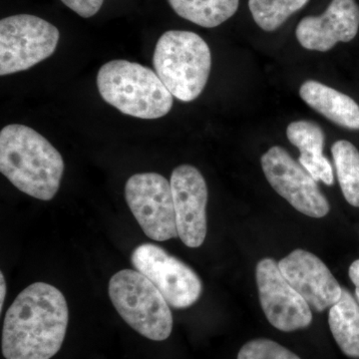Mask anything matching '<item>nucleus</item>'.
<instances>
[{"mask_svg":"<svg viewBox=\"0 0 359 359\" xmlns=\"http://www.w3.org/2000/svg\"><path fill=\"white\" fill-rule=\"evenodd\" d=\"M69 311L62 292L46 283L26 287L7 309L1 349L6 359H50L60 351Z\"/></svg>","mask_w":359,"mask_h":359,"instance_id":"obj_1","label":"nucleus"},{"mask_svg":"<svg viewBox=\"0 0 359 359\" xmlns=\"http://www.w3.org/2000/svg\"><path fill=\"white\" fill-rule=\"evenodd\" d=\"M65 168L57 149L30 127L11 124L0 132V172L20 192L41 201L53 199Z\"/></svg>","mask_w":359,"mask_h":359,"instance_id":"obj_2","label":"nucleus"},{"mask_svg":"<svg viewBox=\"0 0 359 359\" xmlns=\"http://www.w3.org/2000/svg\"><path fill=\"white\" fill-rule=\"evenodd\" d=\"M97 87L105 102L132 117L158 119L173 107L174 96L157 73L139 63H105L97 74Z\"/></svg>","mask_w":359,"mask_h":359,"instance_id":"obj_3","label":"nucleus"},{"mask_svg":"<svg viewBox=\"0 0 359 359\" xmlns=\"http://www.w3.org/2000/svg\"><path fill=\"white\" fill-rule=\"evenodd\" d=\"M153 65L172 95L191 102L204 91L209 80L211 50L197 33L169 30L156 44Z\"/></svg>","mask_w":359,"mask_h":359,"instance_id":"obj_4","label":"nucleus"},{"mask_svg":"<svg viewBox=\"0 0 359 359\" xmlns=\"http://www.w3.org/2000/svg\"><path fill=\"white\" fill-rule=\"evenodd\" d=\"M108 294L125 323L146 339L163 341L173 330L169 304L145 276L122 269L110 278Z\"/></svg>","mask_w":359,"mask_h":359,"instance_id":"obj_5","label":"nucleus"},{"mask_svg":"<svg viewBox=\"0 0 359 359\" xmlns=\"http://www.w3.org/2000/svg\"><path fill=\"white\" fill-rule=\"evenodd\" d=\"M58 28L39 16L18 14L0 21V75L25 71L56 50Z\"/></svg>","mask_w":359,"mask_h":359,"instance_id":"obj_6","label":"nucleus"},{"mask_svg":"<svg viewBox=\"0 0 359 359\" xmlns=\"http://www.w3.org/2000/svg\"><path fill=\"white\" fill-rule=\"evenodd\" d=\"M130 211L144 233L157 242L179 238L171 183L157 173L135 174L125 185Z\"/></svg>","mask_w":359,"mask_h":359,"instance_id":"obj_7","label":"nucleus"},{"mask_svg":"<svg viewBox=\"0 0 359 359\" xmlns=\"http://www.w3.org/2000/svg\"><path fill=\"white\" fill-rule=\"evenodd\" d=\"M131 262L136 271L154 283L172 308H190L199 301L203 292L199 276L159 245H138L132 252Z\"/></svg>","mask_w":359,"mask_h":359,"instance_id":"obj_8","label":"nucleus"},{"mask_svg":"<svg viewBox=\"0 0 359 359\" xmlns=\"http://www.w3.org/2000/svg\"><path fill=\"white\" fill-rule=\"evenodd\" d=\"M264 176L278 195L297 211L320 219L330 212V203L318 181L280 146H273L261 158Z\"/></svg>","mask_w":359,"mask_h":359,"instance_id":"obj_9","label":"nucleus"},{"mask_svg":"<svg viewBox=\"0 0 359 359\" xmlns=\"http://www.w3.org/2000/svg\"><path fill=\"white\" fill-rule=\"evenodd\" d=\"M256 278L262 309L273 327L292 332L311 325V306L287 282L275 259L264 257L259 261Z\"/></svg>","mask_w":359,"mask_h":359,"instance_id":"obj_10","label":"nucleus"},{"mask_svg":"<svg viewBox=\"0 0 359 359\" xmlns=\"http://www.w3.org/2000/svg\"><path fill=\"white\" fill-rule=\"evenodd\" d=\"M177 229L188 248H199L207 236L208 187L197 168L181 165L171 175Z\"/></svg>","mask_w":359,"mask_h":359,"instance_id":"obj_11","label":"nucleus"},{"mask_svg":"<svg viewBox=\"0 0 359 359\" xmlns=\"http://www.w3.org/2000/svg\"><path fill=\"white\" fill-rule=\"evenodd\" d=\"M283 276L313 311H325L339 301L342 287L320 257L297 249L278 263Z\"/></svg>","mask_w":359,"mask_h":359,"instance_id":"obj_12","label":"nucleus"},{"mask_svg":"<svg viewBox=\"0 0 359 359\" xmlns=\"http://www.w3.org/2000/svg\"><path fill=\"white\" fill-rule=\"evenodd\" d=\"M359 6L355 0H332L320 16H306L295 29L297 41L308 50L327 52L337 42L358 35Z\"/></svg>","mask_w":359,"mask_h":359,"instance_id":"obj_13","label":"nucleus"},{"mask_svg":"<svg viewBox=\"0 0 359 359\" xmlns=\"http://www.w3.org/2000/svg\"><path fill=\"white\" fill-rule=\"evenodd\" d=\"M287 139L301 152L299 163L316 181L334 185L332 166L323 154L325 134L320 125L308 120L290 123L287 128Z\"/></svg>","mask_w":359,"mask_h":359,"instance_id":"obj_14","label":"nucleus"},{"mask_svg":"<svg viewBox=\"0 0 359 359\" xmlns=\"http://www.w3.org/2000/svg\"><path fill=\"white\" fill-rule=\"evenodd\" d=\"M299 96L309 107L337 126L359 130V105L346 94L316 80H308L302 84Z\"/></svg>","mask_w":359,"mask_h":359,"instance_id":"obj_15","label":"nucleus"},{"mask_svg":"<svg viewBox=\"0 0 359 359\" xmlns=\"http://www.w3.org/2000/svg\"><path fill=\"white\" fill-rule=\"evenodd\" d=\"M328 323L342 353L359 358V304L344 287L339 301L330 308Z\"/></svg>","mask_w":359,"mask_h":359,"instance_id":"obj_16","label":"nucleus"},{"mask_svg":"<svg viewBox=\"0 0 359 359\" xmlns=\"http://www.w3.org/2000/svg\"><path fill=\"white\" fill-rule=\"evenodd\" d=\"M180 18L205 28H214L235 15L240 0H168Z\"/></svg>","mask_w":359,"mask_h":359,"instance_id":"obj_17","label":"nucleus"},{"mask_svg":"<svg viewBox=\"0 0 359 359\" xmlns=\"http://www.w3.org/2000/svg\"><path fill=\"white\" fill-rule=\"evenodd\" d=\"M332 153L342 194L348 204L359 208V151L351 142L339 140Z\"/></svg>","mask_w":359,"mask_h":359,"instance_id":"obj_18","label":"nucleus"},{"mask_svg":"<svg viewBox=\"0 0 359 359\" xmlns=\"http://www.w3.org/2000/svg\"><path fill=\"white\" fill-rule=\"evenodd\" d=\"M309 0H249L255 22L264 32L280 28L290 15L308 4Z\"/></svg>","mask_w":359,"mask_h":359,"instance_id":"obj_19","label":"nucleus"},{"mask_svg":"<svg viewBox=\"0 0 359 359\" xmlns=\"http://www.w3.org/2000/svg\"><path fill=\"white\" fill-rule=\"evenodd\" d=\"M238 359H301L297 354L271 339L250 340L243 346Z\"/></svg>","mask_w":359,"mask_h":359,"instance_id":"obj_20","label":"nucleus"},{"mask_svg":"<svg viewBox=\"0 0 359 359\" xmlns=\"http://www.w3.org/2000/svg\"><path fill=\"white\" fill-rule=\"evenodd\" d=\"M71 11L83 18H92L100 11L104 0H61Z\"/></svg>","mask_w":359,"mask_h":359,"instance_id":"obj_21","label":"nucleus"},{"mask_svg":"<svg viewBox=\"0 0 359 359\" xmlns=\"http://www.w3.org/2000/svg\"><path fill=\"white\" fill-rule=\"evenodd\" d=\"M348 275L355 287V297L359 304V259L354 261L349 266Z\"/></svg>","mask_w":359,"mask_h":359,"instance_id":"obj_22","label":"nucleus"},{"mask_svg":"<svg viewBox=\"0 0 359 359\" xmlns=\"http://www.w3.org/2000/svg\"><path fill=\"white\" fill-rule=\"evenodd\" d=\"M0 290H1V292H0V313H1L6 295V278H4V273H0Z\"/></svg>","mask_w":359,"mask_h":359,"instance_id":"obj_23","label":"nucleus"}]
</instances>
